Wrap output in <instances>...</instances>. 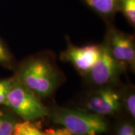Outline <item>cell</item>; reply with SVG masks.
<instances>
[{
    "label": "cell",
    "instance_id": "obj_6",
    "mask_svg": "<svg viewBox=\"0 0 135 135\" xmlns=\"http://www.w3.org/2000/svg\"><path fill=\"white\" fill-rule=\"evenodd\" d=\"M67 48L61 53L62 60L70 62L81 75L88 74L98 58L101 45L76 46L68 40Z\"/></svg>",
    "mask_w": 135,
    "mask_h": 135
},
{
    "label": "cell",
    "instance_id": "obj_11",
    "mask_svg": "<svg viewBox=\"0 0 135 135\" xmlns=\"http://www.w3.org/2000/svg\"><path fill=\"white\" fill-rule=\"evenodd\" d=\"M15 78H9L0 80V104H4L6 96Z\"/></svg>",
    "mask_w": 135,
    "mask_h": 135
},
{
    "label": "cell",
    "instance_id": "obj_17",
    "mask_svg": "<svg viewBox=\"0 0 135 135\" xmlns=\"http://www.w3.org/2000/svg\"><path fill=\"white\" fill-rule=\"evenodd\" d=\"M12 135H26L25 122L21 123H16Z\"/></svg>",
    "mask_w": 135,
    "mask_h": 135
},
{
    "label": "cell",
    "instance_id": "obj_4",
    "mask_svg": "<svg viewBox=\"0 0 135 135\" xmlns=\"http://www.w3.org/2000/svg\"><path fill=\"white\" fill-rule=\"evenodd\" d=\"M104 44L123 69L134 68L135 45L133 35L109 26Z\"/></svg>",
    "mask_w": 135,
    "mask_h": 135
},
{
    "label": "cell",
    "instance_id": "obj_13",
    "mask_svg": "<svg viewBox=\"0 0 135 135\" xmlns=\"http://www.w3.org/2000/svg\"><path fill=\"white\" fill-rule=\"evenodd\" d=\"M125 106L126 109L132 117L135 116V95L134 93H131L125 99Z\"/></svg>",
    "mask_w": 135,
    "mask_h": 135
},
{
    "label": "cell",
    "instance_id": "obj_7",
    "mask_svg": "<svg viewBox=\"0 0 135 135\" xmlns=\"http://www.w3.org/2000/svg\"><path fill=\"white\" fill-rule=\"evenodd\" d=\"M88 110L99 115H109L119 111L120 98L117 93L109 88H103L89 96L85 103Z\"/></svg>",
    "mask_w": 135,
    "mask_h": 135
},
{
    "label": "cell",
    "instance_id": "obj_16",
    "mask_svg": "<svg viewBox=\"0 0 135 135\" xmlns=\"http://www.w3.org/2000/svg\"><path fill=\"white\" fill-rule=\"evenodd\" d=\"M43 135H73L66 128H64L61 129H58L56 130H50L47 131L45 133H43Z\"/></svg>",
    "mask_w": 135,
    "mask_h": 135
},
{
    "label": "cell",
    "instance_id": "obj_5",
    "mask_svg": "<svg viewBox=\"0 0 135 135\" xmlns=\"http://www.w3.org/2000/svg\"><path fill=\"white\" fill-rule=\"evenodd\" d=\"M123 68L114 60L104 44L101 45L98 58L89 72L91 81L98 85H106L117 80Z\"/></svg>",
    "mask_w": 135,
    "mask_h": 135
},
{
    "label": "cell",
    "instance_id": "obj_10",
    "mask_svg": "<svg viewBox=\"0 0 135 135\" xmlns=\"http://www.w3.org/2000/svg\"><path fill=\"white\" fill-rule=\"evenodd\" d=\"M15 124L12 117L0 113V135H12Z\"/></svg>",
    "mask_w": 135,
    "mask_h": 135
},
{
    "label": "cell",
    "instance_id": "obj_1",
    "mask_svg": "<svg viewBox=\"0 0 135 135\" xmlns=\"http://www.w3.org/2000/svg\"><path fill=\"white\" fill-rule=\"evenodd\" d=\"M48 56L42 54L30 58L18 72L17 80L38 98L51 95L57 86L58 75Z\"/></svg>",
    "mask_w": 135,
    "mask_h": 135
},
{
    "label": "cell",
    "instance_id": "obj_3",
    "mask_svg": "<svg viewBox=\"0 0 135 135\" xmlns=\"http://www.w3.org/2000/svg\"><path fill=\"white\" fill-rule=\"evenodd\" d=\"M8 106L25 121H31L49 116L48 109L31 90L15 78L6 96Z\"/></svg>",
    "mask_w": 135,
    "mask_h": 135
},
{
    "label": "cell",
    "instance_id": "obj_12",
    "mask_svg": "<svg viewBox=\"0 0 135 135\" xmlns=\"http://www.w3.org/2000/svg\"><path fill=\"white\" fill-rule=\"evenodd\" d=\"M12 62V56L7 47L0 40V64L3 65H9Z\"/></svg>",
    "mask_w": 135,
    "mask_h": 135
},
{
    "label": "cell",
    "instance_id": "obj_8",
    "mask_svg": "<svg viewBox=\"0 0 135 135\" xmlns=\"http://www.w3.org/2000/svg\"><path fill=\"white\" fill-rule=\"evenodd\" d=\"M92 11L109 22L118 12L116 0H82Z\"/></svg>",
    "mask_w": 135,
    "mask_h": 135
},
{
    "label": "cell",
    "instance_id": "obj_15",
    "mask_svg": "<svg viewBox=\"0 0 135 135\" xmlns=\"http://www.w3.org/2000/svg\"><path fill=\"white\" fill-rule=\"evenodd\" d=\"M25 133L26 135H43L36 126L33 125L30 123V121H25Z\"/></svg>",
    "mask_w": 135,
    "mask_h": 135
},
{
    "label": "cell",
    "instance_id": "obj_14",
    "mask_svg": "<svg viewBox=\"0 0 135 135\" xmlns=\"http://www.w3.org/2000/svg\"><path fill=\"white\" fill-rule=\"evenodd\" d=\"M117 135H135L134 127L129 123H124L119 127Z\"/></svg>",
    "mask_w": 135,
    "mask_h": 135
},
{
    "label": "cell",
    "instance_id": "obj_9",
    "mask_svg": "<svg viewBox=\"0 0 135 135\" xmlns=\"http://www.w3.org/2000/svg\"><path fill=\"white\" fill-rule=\"evenodd\" d=\"M117 11H120L131 26L135 25V0H116Z\"/></svg>",
    "mask_w": 135,
    "mask_h": 135
},
{
    "label": "cell",
    "instance_id": "obj_2",
    "mask_svg": "<svg viewBox=\"0 0 135 135\" xmlns=\"http://www.w3.org/2000/svg\"><path fill=\"white\" fill-rule=\"evenodd\" d=\"M54 123L63 125L73 135H89L107 131L102 116L78 108H56L49 113Z\"/></svg>",
    "mask_w": 135,
    "mask_h": 135
}]
</instances>
